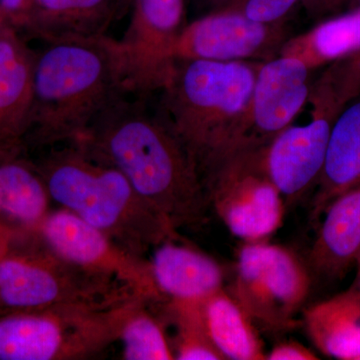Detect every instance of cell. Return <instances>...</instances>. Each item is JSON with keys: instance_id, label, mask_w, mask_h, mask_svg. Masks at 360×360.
I'll list each match as a JSON object with an SVG mask.
<instances>
[{"instance_id": "1", "label": "cell", "mask_w": 360, "mask_h": 360, "mask_svg": "<svg viewBox=\"0 0 360 360\" xmlns=\"http://www.w3.org/2000/svg\"><path fill=\"white\" fill-rule=\"evenodd\" d=\"M82 141L124 174L174 231L206 219L210 202L198 165L148 99L123 94L99 115Z\"/></svg>"}, {"instance_id": "2", "label": "cell", "mask_w": 360, "mask_h": 360, "mask_svg": "<svg viewBox=\"0 0 360 360\" xmlns=\"http://www.w3.org/2000/svg\"><path fill=\"white\" fill-rule=\"evenodd\" d=\"M127 94L117 42H49L37 52L32 112L25 141L47 148L82 139L111 103Z\"/></svg>"}, {"instance_id": "3", "label": "cell", "mask_w": 360, "mask_h": 360, "mask_svg": "<svg viewBox=\"0 0 360 360\" xmlns=\"http://www.w3.org/2000/svg\"><path fill=\"white\" fill-rule=\"evenodd\" d=\"M42 150L35 165L52 201L124 250L143 257L163 241L179 239L124 174L82 139Z\"/></svg>"}, {"instance_id": "4", "label": "cell", "mask_w": 360, "mask_h": 360, "mask_svg": "<svg viewBox=\"0 0 360 360\" xmlns=\"http://www.w3.org/2000/svg\"><path fill=\"white\" fill-rule=\"evenodd\" d=\"M259 61L177 59L158 112L198 165L201 177L245 146L246 120Z\"/></svg>"}, {"instance_id": "5", "label": "cell", "mask_w": 360, "mask_h": 360, "mask_svg": "<svg viewBox=\"0 0 360 360\" xmlns=\"http://www.w3.org/2000/svg\"><path fill=\"white\" fill-rule=\"evenodd\" d=\"M141 302L115 307L68 305L0 317V360H78L118 340L125 321ZM149 303V302H148Z\"/></svg>"}, {"instance_id": "6", "label": "cell", "mask_w": 360, "mask_h": 360, "mask_svg": "<svg viewBox=\"0 0 360 360\" xmlns=\"http://www.w3.org/2000/svg\"><path fill=\"white\" fill-rule=\"evenodd\" d=\"M134 298L141 297L117 281L61 257L40 236L25 250H14L13 243L0 259V307L6 314L68 305L115 307Z\"/></svg>"}, {"instance_id": "7", "label": "cell", "mask_w": 360, "mask_h": 360, "mask_svg": "<svg viewBox=\"0 0 360 360\" xmlns=\"http://www.w3.org/2000/svg\"><path fill=\"white\" fill-rule=\"evenodd\" d=\"M260 146L238 149L203 177L210 205L231 233L246 243L274 233L285 212L283 196L260 167Z\"/></svg>"}, {"instance_id": "8", "label": "cell", "mask_w": 360, "mask_h": 360, "mask_svg": "<svg viewBox=\"0 0 360 360\" xmlns=\"http://www.w3.org/2000/svg\"><path fill=\"white\" fill-rule=\"evenodd\" d=\"M310 284L309 270L295 253L255 241L239 251L231 295L252 321L281 330L295 326V315L307 300Z\"/></svg>"}, {"instance_id": "9", "label": "cell", "mask_w": 360, "mask_h": 360, "mask_svg": "<svg viewBox=\"0 0 360 360\" xmlns=\"http://www.w3.org/2000/svg\"><path fill=\"white\" fill-rule=\"evenodd\" d=\"M186 0H131V18L117 42L127 94H160L176 68V45L187 23Z\"/></svg>"}, {"instance_id": "10", "label": "cell", "mask_w": 360, "mask_h": 360, "mask_svg": "<svg viewBox=\"0 0 360 360\" xmlns=\"http://www.w3.org/2000/svg\"><path fill=\"white\" fill-rule=\"evenodd\" d=\"M311 120L290 125L259 148V163L270 181L293 205L315 188L323 169L331 129L347 104L326 89L312 87Z\"/></svg>"}, {"instance_id": "11", "label": "cell", "mask_w": 360, "mask_h": 360, "mask_svg": "<svg viewBox=\"0 0 360 360\" xmlns=\"http://www.w3.org/2000/svg\"><path fill=\"white\" fill-rule=\"evenodd\" d=\"M61 257L127 286L142 300L165 302L148 260L124 250L96 227L63 208L51 212L37 231Z\"/></svg>"}, {"instance_id": "12", "label": "cell", "mask_w": 360, "mask_h": 360, "mask_svg": "<svg viewBox=\"0 0 360 360\" xmlns=\"http://www.w3.org/2000/svg\"><path fill=\"white\" fill-rule=\"evenodd\" d=\"M288 39L285 22H259L224 8L187 23L175 54L189 60L264 63L279 56Z\"/></svg>"}, {"instance_id": "13", "label": "cell", "mask_w": 360, "mask_h": 360, "mask_svg": "<svg viewBox=\"0 0 360 360\" xmlns=\"http://www.w3.org/2000/svg\"><path fill=\"white\" fill-rule=\"evenodd\" d=\"M314 70L300 58L279 54L262 63L246 120L245 146H260L292 124L309 103Z\"/></svg>"}, {"instance_id": "14", "label": "cell", "mask_w": 360, "mask_h": 360, "mask_svg": "<svg viewBox=\"0 0 360 360\" xmlns=\"http://www.w3.org/2000/svg\"><path fill=\"white\" fill-rule=\"evenodd\" d=\"M37 52L13 27L0 39V160L15 156L25 141L33 101Z\"/></svg>"}, {"instance_id": "15", "label": "cell", "mask_w": 360, "mask_h": 360, "mask_svg": "<svg viewBox=\"0 0 360 360\" xmlns=\"http://www.w3.org/2000/svg\"><path fill=\"white\" fill-rule=\"evenodd\" d=\"M129 7L125 0H33L25 32L46 44L96 39Z\"/></svg>"}, {"instance_id": "16", "label": "cell", "mask_w": 360, "mask_h": 360, "mask_svg": "<svg viewBox=\"0 0 360 360\" xmlns=\"http://www.w3.org/2000/svg\"><path fill=\"white\" fill-rule=\"evenodd\" d=\"M176 241L155 246L149 260L156 285L165 300L200 302L224 288V269L213 258Z\"/></svg>"}, {"instance_id": "17", "label": "cell", "mask_w": 360, "mask_h": 360, "mask_svg": "<svg viewBox=\"0 0 360 360\" xmlns=\"http://www.w3.org/2000/svg\"><path fill=\"white\" fill-rule=\"evenodd\" d=\"M322 217L309 264L319 276L340 278L356 264L360 251V186L338 196Z\"/></svg>"}, {"instance_id": "18", "label": "cell", "mask_w": 360, "mask_h": 360, "mask_svg": "<svg viewBox=\"0 0 360 360\" xmlns=\"http://www.w3.org/2000/svg\"><path fill=\"white\" fill-rule=\"evenodd\" d=\"M360 186V94L336 118L311 202L317 221L340 194Z\"/></svg>"}, {"instance_id": "19", "label": "cell", "mask_w": 360, "mask_h": 360, "mask_svg": "<svg viewBox=\"0 0 360 360\" xmlns=\"http://www.w3.org/2000/svg\"><path fill=\"white\" fill-rule=\"evenodd\" d=\"M307 335L326 356L360 359V298L348 290L304 312Z\"/></svg>"}, {"instance_id": "20", "label": "cell", "mask_w": 360, "mask_h": 360, "mask_svg": "<svg viewBox=\"0 0 360 360\" xmlns=\"http://www.w3.org/2000/svg\"><path fill=\"white\" fill-rule=\"evenodd\" d=\"M201 311L206 333L224 359H266L252 319L224 288L203 300Z\"/></svg>"}, {"instance_id": "21", "label": "cell", "mask_w": 360, "mask_h": 360, "mask_svg": "<svg viewBox=\"0 0 360 360\" xmlns=\"http://www.w3.org/2000/svg\"><path fill=\"white\" fill-rule=\"evenodd\" d=\"M37 165L6 158L0 161V214L37 231L51 201Z\"/></svg>"}, {"instance_id": "22", "label": "cell", "mask_w": 360, "mask_h": 360, "mask_svg": "<svg viewBox=\"0 0 360 360\" xmlns=\"http://www.w3.org/2000/svg\"><path fill=\"white\" fill-rule=\"evenodd\" d=\"M357 52H360V6L288 39L281 54L300 58L314 70Z\"/></svg>"}, {"instance_id": "23", "label": "cell", "mask_w": 360, "mask_h": 360, "mask_svg": "<svg viewBox=\"0 0 360 360\" xmlns=\"http://www.w3.org/2000/svg\"><path fill=\"white\" fill-rule=\"evenodd\" d=\"M141 302L127 317L120 338L125 360L175 359L162 326Z\"/></svg>"}, {"instance_id": "24", "label": "cell", "mask_w": 360, "mask_h": 360, "mask_svg": "<svg viewBox=\"0 0 360 360\" xmlns=\"http://www.w3.org/2000/svg\"><path fill=\"white\" fill-rule=\"evenodd\" d=\"M200 302L167 300L168 315L176 326L175 359L224 360L206 333Z\"/></svg>"}, {"instance_id": "25", "label": "cell", "mask_w": 360, "mask_h": 360, "mask_svg": "<svg viewBox=\"0 0 360 360\" xmlns=\"http://www.w3.org/2000/svg\"><path fill=\"white\" fill-rule=\"evenodd\" d=\"M300 0H236L227 8L264 23L285 22L288 14Z\"/></svg>"}, {"instance_id": "26", "label": "cell", "mask_w": 360, "mask_h": 360, "mask_svg": "<svg viewBox=\"0 0 360 360\" xmlns=\"http://www.w3.org/2000/svg\"><path fill=\"white\" fill-rule=\"evenodd\" d=\"M33 0H0V13L16 32H25Z\"/></svg>"}, {"instance_id": "27", "label": "cell", "mask_w": 360, "mask_h": 360, "mask_svg": "<svg viewBox=\"0 0 360 360\" xmlns=\"http://www.w3.org/2000/svg\"><path fill=\"white\" fill-rule=\"evenodd\" d=\"M269 360H316L319 359L314 352L296 341H285L276 345L266 354Z\"/></svg>"}, {"instance_id": "28", "label": "cell", "mask_w": 360, "mask_h": 360, "mask_svg": "<svg viewBox=\"0 0 360 360\" xmlns=\"http://www.w3.org/2000/svg\"><path fill=\"white\" fill-rule=\"evenodd\" d=\"M354 0H300L305 13L310 18H319L338 13Z\"/></svg>"}, {"instance_id": "29", "label": "cell", "mask_w": 360, "mask_h": 360, "mask_svg": "<svg viewBox=\"0 0 360 360\" xmlns=\"http://www.w3.org/2000/svg\"><path fill=\"white\" fill-rule=\"evenodd\" d=\"M15 238V232L13 229L0 224V259L6 255Z\"/></svg>"}, {"instance_id": "30", "label": "cell", "mask_w": 360, "mask_h": 360, "mask_svg": "<svg viewBox=\"0 0 360 360\" xmlns=\"http://www.w3.org/2000/svg\"><path fill=\"white\" fill-rule=\"evenodd\" d=\"M236 1V0H196L198 6L202 11H205L206 13L227 8V7L232 6Z\"/></svg>"}, {"instance_id": "31", "label": "cell", "mask_w": 360, "mask_h": 360, "mask_svg": "<svg viewBox=\"0 0 360 360\" xmlns=\"http://www.w3.org/2000/svg\"><path fill=\"white\" fill-rule=\"evenodd\" d=\"M350 290H354L355 295L359 296L360 298V269H359V274H357L356 281H355L354 285L350 288Z\"/></svg>"}, {"instance_id": "32", "label": "cell", "mask_w": 360, "mask_h": 360, "mask_svg": "<svg viewBox=\"0 0 360 360\" xmlns=\"http://www.w3.org/2000/svg\"><path fill=\"white\" fill-rule=\"evenodd\" d=\"M8 25H7L6 21L4 20V18L0 15V39H1L2 34H4V32L7 27H8Z\"/></svg>"}, {"instance_id": "33", "label": "cell", "mask_w": 360, "mask_h": 360, "mask_svg": "<svg viewBox=\"0 0 360 360\" xmlns=\"http://www.w3.org/2000/svg\"><path fill=\"white\" fill-rule=\"evenodd\" d=\"M352 4V8H354V7L360 6V0H354Z\"/></svg>"}, {"instance_id": "34", "label": "cell", "mask_w": 360, "mask_h": 360, "mask_svg": "<svg viewBox=\"0 0 360 360\" xmlns=\"http://www.w3.org/2000/svg\"><path fill=\"white\" fill-rule=\"evenodd\" d=\"M356 266H357V269H360V251L359 252V255H357V257H356Z\"/></svg>"}, {"instance_id": "35", "label": "cell", "mask_w": 360, "mask_h": 360, "mask_svg": "<svg viewBox=\"0 0 360 360\" xmlns=\"http://www.w3.org/2000/svg\"><path fill=\"white\" fill-rule=\"evenodd\" d=\"M127 1V6L130 7V2H131V0H125Z\"/></svg>"}, {"instance_id": "36", "label": "cell", "mask_w": 360, "mask_h": 360, "mask_svg": "<svg viewBox=\"0 0 360 360\" xmlns=\"http://www.w3.org/2000/svg\"><path fill=\"white\" fill-rule=\"evenodd\" d=\"M0 15H1V13H0ZM2 16V15H1ZM2 18H4V16H2Z\"/></svg>"}, {"instance_id": "37", "label": "cell", "mask_w": 360, "mask_h": 360, "mask_svg": "<svg viewBox=\"0 0 360 360\" xmlns=\"http://www.w3.org/2000/svg\"><path fill=\"white\" fill-rule=\"evenodd\" d=\"M360 360V359H359Z\"/></svg>"}]
</instances>
